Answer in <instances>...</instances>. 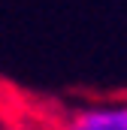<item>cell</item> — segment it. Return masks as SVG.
<instances>
[{"mask_svg": "<svg viewBox=\"0 0 127 130\" xmlns=\"http://www.w3.org/2000/svg\"><path fill=\"white\" fill-rule=\"evenodd\" d=\"M67 130H127V106L124 109H91V112H82Z\"/></svg>", "mask_w": 127, "mask_h": 130, "instance_id": "obj_1", "label": "cell"}]
</instances>
